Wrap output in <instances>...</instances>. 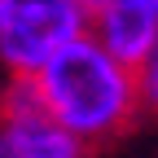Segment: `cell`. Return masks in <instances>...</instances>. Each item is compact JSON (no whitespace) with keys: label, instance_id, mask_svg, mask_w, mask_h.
Segmentation results:
<instances>
[{"label":"cell","instance_id":"6da1fadb","mask_svg":"<svg viewBox=\"0 0 158 158\" xmlns=\"http://www.w3.org/2000/svg\"><path fill=\"white\" fill-rule=\"evenodd\" d=\"M40 97L44 110L75 136L110 132L118 118L132 110V75L127 66L110 57L101 44L75 35L62 48L48 53L40 66Z\"/></svg>","mask_w":158,"mask_h":158},{"label":"cell","instance_id":"7a4b0ae2","mask_svg":"<svg viewBox=\"0 0 158 158\" xmlns=\"http://www.w3.org/2000/svg\"><path fill=\"white\" fill-rule=\"evenodd\" d=\"M84 9L75 0H0V57L13 70H40L53 48L79 35Z\"/></svg>","mask_w":158,"mask_h":158},{"label":"cell","instance_id":"3957f363","mask_svg":"<svg viewBox=\"0 0 158 158\" xmlns=\"http://www.w3.org/2000/svg\"><path fill=\"white\" fill-rule=\"evenodd\" d=\"M0 158H79V136L53 114L9 118L0 132Z\"/></svg>","mask_w":158,"mask_h":158},{"label":"cell","instance_id":"277c9868","mask_svg":"<svg viewBox=\"0 0 158 158\" xmlns=\"http://www.w3.org/2000/svg\"><path fill=\"white\" fill-rule=\"evenodd\" d=\"M97 13H101V48L110 57H118L123 66H141L145 53L154 48L158 18L141 13V9H127V5H114V0H106Z\"/></svg>","mask_w":158,"mask_h":158},{"label":"cell","instance_id":"5b68a950","mask_svg":"<svg viewBox=\"0 0 158 158\" xmlns=\"http://www.w3.org/2000/svg\"><path fill=\"white\" fill-rule=\"evenodd\" d=\"M5 114L9 118H27V114H48V110H44V97H40V88L31 79H13V88L5 97Z\"/></svg>","mask_w":158,"mask_h":158},{"label":"cell","instance_id":"8992f818","mask_svg":"<svg viewBox=\"0 0 158 158\" xmlns=\"http://www.w3.org/2000/svg\"><path fill=\"white\" fill-rule=\"evenodd\" d=\"M141 97L158 110V35H154V48L145 53V62H141Z\"/></svg>","mask_w":158,"mask_h":158},{"label":"cell","instance_id":"52a82bcc","mask_svg":"<svg viewBox=\"0 0 158 158\" xmlns=\"http://www.w3.org/2000/svg\"><path fill=\"white\" fill-rule=\"evenodd\" d=\"M114 5H127V9H141V13H154L158 18V0H114Z\"/></svg>","mask_w":158,"mask_h":158},{"label":"cell","instance_id":"ba28073f","mask_svg":"<svg viewBox=\"0 0 158 158\" xmlns=\"http://www.w3.org/2000/svg\"><path fill=\"white\" fill-rule=\"evenodd\" d=\"M75 5H79V9H84V13H88V9H101V5H106V0H75Z\"/></svg>","mask_w":158,"mask_h":158}]
</instances>
